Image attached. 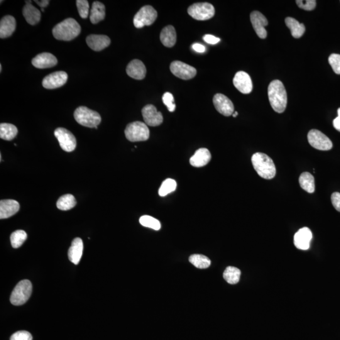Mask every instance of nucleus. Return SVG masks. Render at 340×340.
<instances>
[{
	"mask_svg": "<svg viewBox=\"0 0 340 340\" xmlns=\"http://www.w3.org/2000/svg\"><path fill=\"white\" fill-rule=\"evenodd\" d=\"M23 16L25 17L27 23L32 26L36 25L41 21L40 11L34 7L31 1H26V6L23 8Z\"/></svg>",
	"mask_w": 340,
	"mask_h": 340,
	"instance_id": "nucleus-23",
	"label": "nucleus"
},
{
	"mask_svg": "<svg viewBox=\"0 0 340 340\" xmlns=\"http://www.w3.org/2000/svg\"><path fill=\"white\" fill-rule=\"evenodd\" d=\"M74 117L78 124L90 128L97 129L102 120L98 112L83 106L76 109Z\"/></svg>",
	"mask_w": 340,
	"mask_h": 340,
	"instance_id": "nucleus-4",
	"label": "nucleus"
},
{
	"mask_svg": "<svg viewBox=\"0 0 340 340\" xmlns=\"http://www.w3.org/2000/svg\"><path fill=\"white\" fill-rule=\"evenodd\" d=\"M177 182L172 178L165 180L159 188L158 194L161 197H165L175 191L177 188Z\"/></svg>",
	"mask_w": 340,
	"mask_h": 340,
	"instance_id": "nucleus-34",
	"label": "nucleus"
},
{
	"mask_svg": "<svg viewBox=\"0 0 340 340\" xmlns=\"http://www.w3.org/2000/svg\"><path fill=\"white\" fill-rule=\"evenodd\" d=\"M192 48L194 50L195 52L199 53H204L206 51V49L204 46L200 45V44L195 43L192 46Z\"/></svg>",
	"mask_w": 340,
	"mask_h": 340,
	"instance_id": "nucleus-44",
	"label": "nucleus"
},
{
	"mask_svg": "<svg viewBox=\"0 0 340 340\" xmlns=\"http://www.w3.org/2000/svg\"><path fill=\"white\" fill-rule=\"evenodd\" d=\"M41 11H42V12H45V9H41Z\"/></svg>",
	"mask_w": 340,
	"mask_h": 340,
	"instance_id": "nucleus-49",
	"label": "nucleus"
},
{
	"mask_svg": "<svg viewBox=\"0 0 340 340\" xmlns=\"http://www.w3.org/2000/svg\"><path fill=\"white\" fill-rule=\"evenodd\" d=\"M19 209V203L16 200H2L0 201V219L9 218L17 213Z\"/></svg>",
	"mask_w": 340,
	"mask_h": 340,
	"instance_id": "nucleus-21",
	"label": "nucleus"
},
{
	"mask_svg": "<svg viewBox=\"0 0 340 340\" xmlns=\"http://www.w3.org/2000/svg\"><path fill=\"white\" fill-rule=\"evenodd\" d=\"M211 160L210 151L206 148H200L190 159V165L196 168L207 165Z\"/></svg>",
	"mask_w": 340,
	"mask_h": 340,
	"instance_id": "nucleus-22",
	"label": "nucleus"
},
{
	"mask_svg": "<svg viewBox=\"0 0 340 340\" xmlns=\"http://www.w3.org/2000/svg\"><path fill=\"white\" fill-rule=\"evenodd\" d=\"M312 238L311 231L308 227H304L300 229L294 235L293 242L297 249L307 250L309 248L310 241Z\"/></svg>",
	"mask_w": 340,
	"mask_h": 340,
	"instance_id": "nucleus-17",
	"label": "nucleus"
},
{
	"mask_svg": "<svg viewBox=\"0 0 340 340\" xmlns=\"http://www.w3.org/2000/svg\"><path fill=\"white\" fill-rule=\"evenodd\" d=\"M158 13L153 7L144 6L139 10L134 17L133 23L136 28L141 29L144 26L152 25L157 19Z\"/></svg>",
	"mask_w": 340,
	"mask_h": 340,
	"instance_id": "nucleus-7",
	"label": "nucleus"
},
{
	"mask_svg": "<svg viewBox=\"0 0 340 340\" xmlns=\"http://www.w3.org/2000/svg\"><path fill=\"white\" fill-rule=\"evenodd\" d=\"M30 332L26 331H19L12 335L10 340H33Z\"/></svg>",
	"mask_w": 340,
	"mask_h": 340,
	"instance_id": "nucleus-41",
	"label": "nucleus"
},
{
	"mask_svg": "<svg viewBox=\"0 0 340 340\" xmlns=\"http://www.w3.org/2000/svg\"><path fill=\"white\" fill-rule=\"evenodd\" d=\"M80 33V24L72 18L65 20L53 29L54 37L60 41H72L79 36Z\"/></svg>",
	"mask_w": 340,
	"mask_h": 340,
	"instance_id": "nucleus-3",
	"label": "nucleus"
},
{
	"mask_svg": "<svg viewBox=\"0 0 340 340\" xmlns=\"http://www.w3.org/2000/svg\"><path fill=\"white\" fill-rule=\"evenodd\" d=\"M127 74L135 80H143L146 77V68L144 63L139 60H134L127 65Z\"/></svg>",
	"mask_w": 340,
	"mask_h": 340,
	"instance_id": "nucleus-19",
	"label": "nucleus"
},
{
	"mask_svg": "<svg viewBox=\"0 0 340 340\" xmlns=\"http://www.w3.org/2000/svg\"><path fill=\"white\" fill-rule=\"evenodd\" d=\"M164 104L167 107L168 110L170 112H173L175 111L176 105L174 101V97L173 95L170 92H166L164 94L162 97Z\"/></svg>",
	"mask_w": 340,
	"mask_h": 340,
	"instance_id": "nucleus-38",
	"label": "nucleus"
},
{
	"mask_svg": "<svg viewBox=\"0 0 340 340\" xmlns=\"http://www.w3.org/2000/svg\"><path fill=\"white\" fill-rule=\"evenodd\" d=\"M105 17V7L99 2H95L92 4L90 12V19L93 24H96L103 21Z\"/></svg>",
	"mask_w": 340,
	"mask_h": 340,
	"instance_id": "nucleus-28",
	"label": "nucleus"
},
{
	"mask_svg": "<svg viewBox=\"0 0 340 340\" xmlns=\"http://www.w3.org/2000/svg\"><path fill=\"white\" fill-rule=\"evenodd\" d=\"M268 95L271 107L278 114L285 111L287 105V95L282 82L272 81L268 88Z\"/></svg>",
	"mask_w": 340,
	"mask_h": 340,
	"instance_id": "nucleus-1",
	"label": "nucleus"
},
{
	"mask_svg": "<svg viewBox=\"0 0 340 340\" xmlns=\"http://www.w3.org/2000/svg\"><path fill=\"white\" fill-rule=\"evenodd\" d=\"M32 64L39 69H46L55 67L58 64V60L52 54L43 53L33 58Z\"/></svg>",
	"mask_w": 340,
	"mask_h": 340,
	"instance_id": "nucleus-18",
	"label": "nucleus"
},
{
	"mask_svg": "<svg viewBox=\"0 0 340 340\" xmlns=\"http://www.w3.org/2000/svg\"><path fill=\"white\" fill-rule=\"evenodd\" d=\"M189 261L195 267L200 269H204L209 268L211 261L210 259L207 256L202 255V254H192L189 257Z\"/></svg>",
	"mask_w": 340,
	"mask_h": 340,
	"instance_id": "nucleus-33",
	"label": "nucleus"
},
{
	"mask_svg": "<svg viewBox=\"0 0 340 340\" xmlns=\"http://www.w3.org/2000/svg\"><path fill=\"white\" fill-rule=\"evenodd\" d=\"M55 136L60 143L61 148L67 152H72L77 147V139L70 131L62 127L57 128Z\"/></svg>",
	"mask_w": 340,
	"mask_h": 340,
	"instance_id": "nucleus-10",
	"label": "nucleus"
},
{
	"mask_svg": "<svg viewBox=\"0 0 340 340\" xmlns=\"http://www.w3.org/2000/svg\"><path fill=\"white\" fill-rule=\"evenodd\" d=\"M125 135L131 142L145 141L150 138V132L145 123L136 121L127 125Z\"/></svg>",
	"mask_w": 340,
	"mask_h": 340,
	"instance_id": "nucleus-5",
	"label": "nucleus"
},
{
	"mask_svg": "<svg viewBox=\"0 0 340 340\" xmlns=\"http://www.w3.org/2000/svg\"><path fill=\"white\" fill-rule=\"evenodd\" d=\"M111 42L109 37L105 35L92 34L87 38V45L95 51L104 50L111 45Z\"/></svg>",
	"mask_w": 340,
	"mask_h": 340,
	"instance_id": "nucleus-20",
	"label": "nucleus"
},
{
	"mask_svg": "<svg viewBox=\"0 0 340 340\" xmlns=\"http://www.w3.org/2000/svg\"><path fill=\"white\" fill-rule=\"evenodd\" d=\"M77 6L80 16L82 19H87L89 14V4L87 0H77Z\"/></svg>",
	"mask_w": 340,
	"mask_h": 340,
	"instance_id": "nucleus-37",
	"label": "nucleus"
},
{
	"mask_svg": "<svg viewBox=\"0 0 340 340\" xmlns=\"http://www.w3.org/2000/svg\"><path fill=\"white\" fill-rule=\"evenodd\" d=\"M203 39H204L205 43L212 45H217V43L221 41V39L219 38L212 35H210V34H207V35L204 36Z\"/></svg>",
	"mask_w": 340,
	"mask_h": 340,
	"instance_id": "nucleus-43",
	"label": "nucleus"
},
{
	"mask_svg": "<svg viewBox=\"0 0 340 340\" xmlns=\"http://www.w3.org/2000/svg\"><path fill=\"white\" fill-rule=\"evenodd\" d=\"M68 76L65 72L51 73L43 81V86L46 89H56L63 87L67 82Z\"/></svg>",
	"mask_w": 340,
	"mask_h": 340,
	"instance_id": "nucleus-14",
	"label": "nucleus"
},
{
	"mask_svg": "<svg viewBox=\"0 0 340 340\" xmlns=\"http://www.w3.org/2000/svg\"><path fill=\"white\" fill-rule=\"evenodd\" d=\"M2 65H0V72H2Z\"/></svg>",
	"mask_w": 340,
	"mask_h": 340,
	"instance_id": "nucleus-48",
	"label": "nucleus"
},
{
	"mask_svg": "<svg viewBox=\"0 0 340 340\" xmlns=\"http://www.w3.org/2000/svg\"><path fill=\"white\" fill-rule=\"evenodd\" d=\"M308 142L313 148L320 151H329L332 148L331 140L321 131L312 129L307 135Z\"/></svg>",
	"mask_w": 340,
	"mask_h": 340,
	"instance_id": "nucleus-9",
	"label": "nucleus"
},
{
	"mask_svg": "<svg viewBox=\"0 0 340 340\" xmlns=\"http://www.w3.org/2000/svg\"><path fill=\"white\" fill-rule=\"evenodd\" d=\"M77 205V201L74 196L72 194H66L61 196L58 199L57 207L61 210H68L73 209Z\"/></svg>",
	"mask_w": 340,
	"mask_h": 340,
	"instance_id": "nucleus-32",
	"label": "nucleus"
},
{
	"mask_svg": "<svg viewBox=\"0 0 340 340\" xmlns=\"http://www.w3.org/2000/svg\"><path fill=\"white\" fill-rule=\"evenodd\" d=\"M139 222L144 227L158 231L161 229V223L158 219L150 216H143L139 219Z\"/></svg>",
	"mask_w": 340,
	"mask_h": 340,
	"instance_id": "nucleus-36",
	"label": "nucleus"
},
{
	"mask_svg": "<svg viewBox=\"0 0 340 340\" xmlns=\"http://www.w3.org/2000/svg\"><path fill=\"white\" fill-rule=\"evenodd\" d=\"M250 21L254 31L259 38L265 39L267 36V32L265 27L268 26V21L260 12L254 11L250 14Z\"/></svg>",
	"mask_w": 340,
	"mask_h": 340,
	"instance_id": "nucleus-15",
	"label": "nucleus"
},
{
	"mask_svg": "<svg viewBox=\"0 0 340 340\" xmlns=\"http://www.w3.org/2000/svg\"><path fill=\"white\" fill-rule=\"evenodd\" d=\"M241 271L234 266H228L224 271L223 277L229 284H236L240 280Z\"/></svg>",
	"mask_w": 340,
	"mask_h": 340,
	"instance_id": "nucleus-31",
	"label": "nucleus"
},
{
	"mask_svg": "<svg viewBox=\"0 0 340 340\" xmlns=\"http://www.w3.org/2000/svg\"><path fill=\"white\" fill-rule=\"evenodd\" d=\"M332 205L337 211L340 212V193L334 192L331 195V197Z\"/></svg>",
	"mask_w": 340,
	"mask_h": 340,
	"instance_id": "nucleus-42",
	"label": "nucleus"
},
{
	"mask_svg": "<svg viewBox=\"0 0 340 340\" xmlns=\"http://www.w3.org/2000/svg\"><path fill=\"white\" fill-rule=\"evenodd\" d=\"M33 292V285L30 281H21L15 287L11 296V302L14 305H21L25 304L30 298Z\"/></svg>",
	"mask_w": 340,
	"mask_h": 340,
	"instance_id": "nucleus-6",
	"label": "nucleus"
},
{
	"mask_svg": "<svg viewBox=\"0 0 340 340\" xmlns=\"http://www.w3.org/2000/svg\"><path fill=\"white\" fill-rule=\"evenodd\" d=\"M18 134V129L13 124L2 123L0 124V138L4 140L12 141Z\"/></svg>",
	"mask_w": 340,
	"mask_h": 340,
	"instance_id": "nucleus-29",
	"label": "nucleus"
},
{
	"mask_svg": "<svg viewBox=\"0 0 340 340\" xmlns=\"http://www.w3.org/2000/svg\"><path fill=\"white\" fill-rule=\"evenodd\" d=\"M188 14L197 21H207L215 15V9L209 3H197L188 7Z\"/></svg>",
	"mask_w": 340,
	"mask_h": 340,
	"instance_id": "nucleus-8",
	"label": "nucleus"
},
{
	"mask_svg": "<svg viewBox=\"0 0 340 340\" xmlns=\"http://www.w3.org/2000/svg\"><path fill=\"white\" fill-rule=\"evenodd\" d=\"M39 6H40L42 9L45 8V7H48L49 4H50V1L49 0H42V1H34Z\"/></svg>",
	"mask_w": 340,
	"mask_h": 340,
	"instance_id": "nucleus-46",
	"label": "nucleus"
},
{
	"mask_svg": "<svg viewBox=\"0 0 340 340\" xmlns=\"http://www.w3.org/2000/svg\"><path fill=\"white\" fill-rule=\"evenodd\" d=\"M142 115L147 126L156 127L163 123V117L153 105H147L142 109Z\"/></svg>",
	"mask_w": 340,
	"mask_h": 340,
	"instance_id": "nucleus-12",
	"label": "nucleus"
},
{
	"mask_svg": "<svg viewBox=\"0 0 340 340\" xmlns=\"http://www.w3.org/2000/svg\"><path fill=\"white\" fill-rule=\"evenodd\" d=\"M238 112H234V113H233V114L232 115V116L233 117H236L237 116H238Z\"/></svg>",
	"mask_w": 340,
	"mask_h": 340,
	"instance_id": "nucleus-47",
	"label": "nucleus"
},
{
	"mask_svg": "<svg viewBox=\"0 0 340 340\" xmlns=\"http://www.w3.org/2000/svg\"><path fill=\"white\" fill-rule=\"evenodd\" d=\"M213 104L217 111L224 116L229 117L234 113V105L226 95L221 94L215 95Z\"/></svg>",
	"mask_w": 340,
	"mask_h": 340,
	"instance_id": "nucleus-13",
	"label": "nucleus"
},
{
	"mask_svg": "<svg viewBox=\"0 0 340 340\" xmlns=\"http://www.w3.org/2000/svg\"><path fill=\"white\" fill-rule=\"evenodd\" d=\"M16 29V21L14 17L7 16L0 22V38L5 39L11 36Z\"/></svg>",
	"mask_w": 340,
	"mask_h": 340,
	"instance_id": "nucleus-24",
	"label": "nucleus"
},
{
	"mask_svg": "<svg viewBox=\"0 0 340 340\" xmlns=\"http://www.w3.org/2000/svg\"><path fill=\"white\" fill-rule=\"evenodd\" d=\"M160 40L166 48H172L177 42V33L172 26H168L163 28L160 34Z\"/></svg>",
	"mask_w": 340,
	"mask_h": 340,
	"instance_id": "nucleus-26",
	"label": "nucleus"
},
{
	"mask_svg": "<svg viewBox=\"0 0 340 340\" xmlns=\"http://www.w3.org/2000/svg\"><path fill=\"white\" fill-rule=\"evenodd\" d=\"M299 184L303 190L306 191L309 194L314 192L315 182L313 175L309 172H304L299 177Z\"/></svg>",
	"mask_w": 340,
	"mask_h": 340,
	"instance_id": "nucleus-30",
	"label": "nucleus"
},
{
	"mask_svg": "<svg viewBox=\"0 0 340 340\" xmlns=\"http://www.w3.org/2000/svg\"><path fill=\"white\" fill-rule=\"evenodd\" d=\"M233 84L241 94H249L253 90V83L251 78L246 72L236 73L233 78Z\"/></svg>",
	"mask_w": 340,
	"mask_h": 340,
	"instance_id": "nucleus-16",
	"label": "nucleus"
},
{
	"mask_svg": "<svg viewBox=\"0 0 340 340\" xmlns=\"http://www.w3.org/2000/svg\"><path fill=\"white\" fill-rule=\"evenodd\" d=\"M286 26L290 29L291 35L293 38L299 39L304 35L305 28L304 24H300L299 22L292 17H287L285 20Z\"/></svg>",
	"mask_w": 340,
	"mask_h": 340,
	"instance_id": "nucleus-27",
	"label": "nucleus"
},
{
	"mask_svg": "<svg viewBox=\"0 0 340 340\" xmlns=\"http://www.w3.org/2000/svg\"><path fill=\"white\" fill-rule=\"evenodd\" d=\"M170 70L175 77L182 80L192 79L197 75V70L195 68L179 61H173L171 63Z\"/></svg>",
	"mask_w": 340,
	"mask_h": 340,
	"instance_id": "nucleus-11",
	"label": "nucleus"
},
{
	"mask_svg": "<svg viewBox=\"0 0 340 340\" xmlns=\"http://www.w3.org/2000/svg\"><path fill=\"white\" fill-rule=\"evenodd\" d=\"M251 162L254 170L261 178L270 180L275 177V163L268 155L261 153H254L252 156Z\"/></svg>",
	"mask_w": 340,
	"mask_h": 340,
	"instance_id": "nucleus-2",
	"label": "nucleus"
},
{
	"mask_svg": "<svg viewBox=\"0 0 340 340\" xmlns=\"http://www.w3.org/2000/svg\"><path fill=\"white\" fill-rule=\"evenodd\" d=\"M28 238V234L23 230H17L11 234V241L12 247L18 248L23 245Z\"/></svg>",
	"mask_w": 340,
	"mask_h": 340,
	"instance_id": "nucleus-35",
	"label": "nucleus"
},
{
	"mask_svg": "<svg viewBox=\"0 0 340 340\" xmlns=\"http://www.w3.org/2000/svg\"><path fill=\"white\" fill-rule=\"evenodd\" d=\"M333 126L337 131L340 132V108L337 110V117L333 121Z\"/></svg>",
	"mask_w": 340,
	"mask_h": 340,
	"instance_id": "nucleus-45",
	"label": "nucleus"
},
{
	"mask_svg": "<svg viewBox=\"0 0 340 340\" xmlns=\"http://www.w3.org/2000/svg\"><path fill=\"white\" fill-rule=\"evenodd\" d=\"M295 2L300 9L307 11H313L316 6V1L315 0H306V1L297 0Z\"/></svg>",
	"mask_w": 340,
	"mask_h": 340,
	"instance_id": "nucleus-40",
	"label": "nucleus"
},
{
	"mask_svg": "<svg viewBox=\"0 0 340 340\" xmlns=\"http://www.w3.org/2000/svg\"><path fill=\"white\" fill-rule=\"evenodd\" d=\"M83 251V243L82 239L77 238L72 241L68 251V257L70 260L75 265H78L80 263L81 258L82 257Z\"/></svg>",
	"mask_w": 340,
	"mask_h": 340,
	"instance_id": "nucleus-25",
	"label": "nucleus"
},
{
	"mask_svg": "<svg viewBox=\"0 0 340 340\" xmlns=\"http://www.w3.org/2000/svg\"><path fill=\"white\" fill-rule=\"evenodd\" d=\"M328 61L334 72L337 75H340V55L332 54L329 57Z\"/></svg>",
	"mask_w": 340,
	"mask_h": 340,
	"instance_id": "nucleus-39",
	"label": "nucleus"
}]
</instances>
